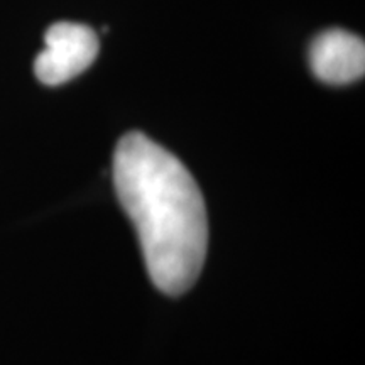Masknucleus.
I'll return each mask as SVG.
<instances>
[{
    "mask_svg": "<svg viewBox=\"0 0 365 365\" xmlns=\"http://www.w3.org/2000/svg\"><path fill=\"white\" fill-rule=\"evenodd\" d=\"M113 186L134 223L145 267L164 294L195 284L208 249V218L195 178L175 154L129 132L113 154Z\"/></svg>",
    "mask_w": 365,
    "mask_h": 365,
    "instance_id": "f257e3e1",
    "label": "nucleus"
},
{
    "mask_svg": "<svg viewBox=\"0 0 365 365\" xmlns=\"http://www.w3.org/2000/svg\"><path fill=\"white\" fill-rule=\"evenodd\" d=\"M309 66L328 85H349L365 73V44L357 34L328 29L309 46Z\"/></svg>",
    "mask_w": 365,
    "mask_h": 365,
    "instance_id": "7ed1b4c3",
    "label": "nucleus"
},
{
    "mask_svg": "<svg viewBox=\"0 0 365 365\" xmlns=\"http://www.w3.org/2000/svg\"><path fill=\"white\" fill-rule=\"evenodd\" d=\"M98 36L88 26L56 22L46 31L44 49L34 61L41 83L58 86L88 70L98 56Z\"/></svg>",
    "mask_w": 365,
    "mask_h": 365,
    "instance_id": "f03ea898",
    "label": "nucleus"
}]
</instances>
